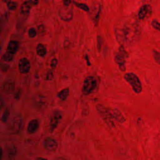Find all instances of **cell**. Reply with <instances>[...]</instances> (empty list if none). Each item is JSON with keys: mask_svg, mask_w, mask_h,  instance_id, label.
Segmentation results:
<instances>
[{"mask_svg": "<svg viewBox=\"0 0 160 160\" xmlns=\"http://www.w3.org/2000/svg\"><path fill=\"white\" fill-rule=\"evenodd\" d=\"M85 58H86V61H87V64H88V66H90V62H89V58H88V56L87 55V54H86V56H85Z\"/></svg>", "mask_w": 160, "mask_h": 160, "instance_id": "27", "label": "cell"}, {"mask_svg": "<svg viewBox=\"0 0 160 160\" xmlns=\"http://www.w3.org/2000/svg\"><path fill=\"white\" fill-rule=\"evenodd\" d=\"M2 149L0 147V160H2Z\"/></svg>", "mask_w": 160, "mask_h": 160, "instance_id": "28", "label": "cell"}, {"mask_svg": "<svg viewBox=\"0 0 160 160\" xmlns=\"http://www.w3.org/2000/svg\"><path fill=\"white\" fill-rule=\"evenodd\" d=\"M151 26L156 30L160 31V22L158 21L156 19H153L151 22Z\"/></svg>", "mask_w": 160, "mask_h": 160, "instance_id": "22", "label": "cell"}, {"mask_svg": "<svg viewBox=\"0 0 160 160\" xmlns=\"http://www.w3.org/2000/svg\"><path fill=\"white\" fill-rule=\"evenodd\" d=\"M58 64V60L56 58H53L50 62V66L52 68H54L56 67V65Z\"/></svg>", "mask_w": 160, "mask_h": 160, "instance_id": "25", "label": "cell"}, {"mask_svg": "<svg viewBox=\"0 0 160 160\" xmlns=\"http://www.w3.org/2000/svg\"><path fill=\"white\" fill-rule=\"evenodd\" d=\"M152 52L154 61L160 66V52L156 49H152Z\"/></svg>", "mask_w": 160, "mask_h": 160, "instance_id": "19", "label": "cell"}, {"mask_svg": "<svg viewBox=\"0 0 160 160\" xmlns=\"http://www.w3.org/2000/svg\"><path fill=\"white\" fill-rule=\"evenodd\" d=\"M73 3L77 6L79 8L84 10V11H89V8L88 7V6L86 4H84V3H81V2H75L74 1Z\"/></svg>", "mask_w": 160, "mask_h": 160, "instance_id": "20", "label": "cell"}, {"mask_svg": "<svg viewBox=\"0 0 160 160\" xmlns=\"http://www.w3.org/2000/svg\"><path fill=\"white\" fill-rule=\"evenodd\" d=\"M69 93V88H64L63 89H62L61 91H59L58 94L57 96L59 98V99H60L62 101H65Z\"/></svg>", "mask_w": 160, "mask_h": 160, "instance_id": "17", "label": "cell"}, {"mask_svg": "<svg viewBox=\"0 0 160 160\" xmlns=\"http://www.w3.org/2000/svg\"><path fill=\"white\" fill-rule=\"evenodd\" d=\"M19 48V42L15 40H11L9 41L7 46V52L14 54Z\"/></svg>", "mask_w": 160, "mask_h": 160, "instance_id": "13", "label": "cell"}, {"mask_svg": "<svg viewBox=\"0 0 160 160\" xmlns=\"http://www.w3.org/2000/svg\"><path fill=\"white\" fill-rule=\"evenodd\" d=\"M36 52L40 57H44L47 53V49L46 46L42 44L39 43L36 46Z\"/></svg>", "mask_w": 160, "mask_h": 160, "instance_id": "16", "label": "cell"}, {"mask_svg": "<svg viewBox=\"0 0 160 160\" xmlns=\"http://www.w3.org/2000/svg\"><path fill=\"white\" fill-rule=\"evenodd\" d=\"M1 44H0V52H1Z\"/></svg>", "mask_w": 160, "mask_h": 160, "instance_id": "31", "label": "cell"}, {"mask_svg": "<svg viewBox=\"0 0 160 160\" xmlns=\"http://www.w3.org/2000/svg\"><path fill=\"white\" fill-rule=\"evenodd\" d=\"M69 6H64L59 11V16L62 21H69L72 19L73 11Z\"/></svg>", "mask_w": 160, "mask_h": 160, "instance_id": "7", "label": "cell"}, {"mask_svg": "<svg viewBox=\"0 0 160 160\" xmlns=\"http://www.w3.org/2000/svg\"><path fill=\"white\" fill-rule=\"evenodd\" d=\"M128 54L125 50V48L122 44L119 48L118 52H117L114 56V61L118 64L119 69L121 71H124L126 69V58H128Z\"/></svg>", "mask_w": 160, "mask_h": 160, "instance_id": "4", "label": "cell"}, {"mask_svg": "<svg viewBox=\"0 0 160 160\" xmlns=\"http://www.w3.org/2000/svg\"><path fill=\"white\" fill-rule=\"evenodd\" d=\"M31 2L32 5H36L38 3V1H31Z\"/></svg>", "mask_w": 160, "mask_h": 160, "instance_id": "29", "label": "cell"}, {"mask_svg": "<svg viewBox=\"0 0 160 160\" xmlns=\"http://www.w3.org/2000/svg\"><path fill=\"white\" fill-rule=\"evenodd\" d=\"M9 112L8 109L5 110V111L3 112L2 116H1V121H2L3 122H6L8 119V117H9Z\"/></svg>", "mask_w": 160, "mask_h": 160, "instance_id": "23", "label": "cell"}, {"mask_svg": "<svg viewBox=\"0 0 160 160\" xmlns=\"http://www.w3.org/2000/svg\"><path fill=\"white\" fill-rule=\"evenodd\" d=\"M97 81L94 76H87L83 82L82 87V92L84 95L90 94L96 88Z\"/></svg>", "mask_w": 160, "mask_h": 160, "instance_id": "5", "label": "cell"}, {"mask_svg": "<svg viewBox=\"0 0 160 160\" xmlns=\"http://www.w3.org/2000/svg\"><path fill=\"white\" fill-rule=\"evenodd\" d=\"M52 77H53V74H52V73L51 72H49L47 74V79H51Z\"/></svg>", "mask_w": 160, "mask_h": 160, "instance_id": "26", "label": "cell"}, {"mask_svg": "<svg viewBox=\"0 0 160 160\" xmlns=\"http://www.w3.org/2000/svg\"><path fill=\"white\" fill-rule=\"evenodd\" d=\"M124 79L131 85L132 90L137 94L142 92V87L138 76L132 72H127L124 75Z\"/></svg>", "mask_w": 160, "mask_h": 160, "instance_id": "3", "label": "cell"}, {"mask_svg": "<svg viewBox=\"0 0 160 160\" xmlns=\"http://www.w3.org/2000/svg\"><path fill=\"white\" fill-rule=\"evenodd\" d=\"M39 127V122L38 119L31 120L27 126V131L29 134L35 133Z\"/></svg>", "mask_w": 160, "mask_h": 160, "instance_id": "12", "label": "cell"}, {"mask_svg": "<svg viewBox=\"0 0 160 160\" xmlns=\"http://www.w3.org/2000/svg\"><path fill=\"white\" fill-rule=\"evenodd\" d=\"M31 68V64L29 61L26 58H22L18 62V69L22 74H26L29 72Z\"/></svg>", "mask_w": 160, "mask_h": 160, "instance_id": "8", "label": "cell"}, {"mask_svg": "<svg viewBox=\"0 0 160 160\" xmlns=\"http://www.w3.org/2000/svg\"><path fill=\"white\" fill-rule=\"evenodd\" d=\"M62 117V113L59 110L54 111L51 116L49 120V128L51 132H52L58 126Z\"/></svg>", "mask_w": 160, "mask_h": 160, "instance_id": "6", "label": "cell"}, {"mask_svg": "<svg viewBox=\"0 0 160 160\" xmlns=\"http://www.w3.org/2000/svg\"><path fill=\"white\" fill-rule=\"evenodd\" d=\"M151 7L148 4H142L138 11V17L139 19H144L151 12Z\"/></svg>", "mask_w": 160, "mask_h": 160, "instance_id": "11", "label": "cell"}, {"mask_svg": "<svg viewBox=\"0 0 160 160\" xmlns=\"http://www.w3.org/2000/svg\"><path fill=\"white\" fill-rule=\"evenodd\" d=\"M2 59L5 62H11L14 59V54H12L6 51L2 56Z\"/></svg>", "mask_w": 160, "mask_h": 160, "instance_id": "18", "label": "cell"}, {"mask_svg": "<svg viewBox=\"0 0 160 160\" xmlns=\"http://www.w3.org/2000/svg\"><path fill=\"white\" fill-rule=\"evenodd\" d=\"M43 146L44 148L48 151L52 152L56 151L58 148V142L57 141L50 137H48L44 139L43 141Z\"/></svg>", "mask_w": 160, "mask_h": 160, "instance_id": "9", "label": "cell"}, {"mask_svg": "<svg viewBox=\"0 0 160 160\" xmlns=\"http://www.w3.org/2000/svg\"><path fill=\"white\" fill-rule=\"evenodd\" d=\"M96 109L101 118L109 125L114 126L116 122H122L125 120L122 114L118 110H113L101 104H97Z\"/></svg>", "mask_w": 160, "mask_h": 160, "instance_id": "1", "label": "cell"}, {"mask_svg": "<svg viewBox=\"0 0 160 160\" xmlns=\"http://www.w3.org/2000/svg\"><path fill=\"white\" fill-rule=\"evenodd\" d=\"M3 90L8 94L12 93L14 90V82L12 79H7L3 84Z\"/></svg>", "mask_w": 160, "mask_h": 160, "instance_id": "15", "label": "cell"}, {"mask_svg": "<svg viewBox=\"0 0 160 160\" xmlns=\"http://www.w3.org/2000/svg\"><path fill=\"white\" fill-rule=\"evenodd\" d=\"M36 160H47L45 158H41V157H38V158H36Z\"/></svg>", "mask_w": 160, "mask_h": 160, "instance_id": "30", "label": "cell"}, {"mask_svg": "<svg viewBox=\"0 0 160 160\" xmlns=\"http://www.w3.org/2000/svg\"><path fill=\"white\" fill-rule=\"evenodd\" d=\"M22 124H23V122H22V119L20 116H15L14 117L12 120H11V129L14 131V132H19L22 127Z\"/></svg>", "mask_w": 160, "mask_h": 160, "instance_id": "10", "label": "cell"}, {"mask_svg": "<svg viewBox=\"0 0 160 160\" xmlns=\"http://www.w3.org/2000/svg\"><path fill=\"white\" fill-rule=\"evenodd\" d=\"M138 29L131 28L128 26H124L122 28H118L115 29V36L117 41L120 43L132 41L138 34Z\"/></svg>", "mask_w": 160, "mask_h": 160, "instance_id": "2", "label": "cell"}, {"mask_svg": "<svg viewBox=\"0 0 160 160\" xmlns=\"http://www.w3.org/2000/svg\"><path fill=\"white\" fill-rule=\"evenodd\" d=\"M7 7H8V8L9 10H10V11H14V10H15V9L17 8V7H18V4H17L16 2L10 1L8 2V3H7Z\"/></svg>", "mask_w": 160, "mask_h": 160, "instance_id": "21", "label": "cell"}, {"mask_svg": "<svg viewBox=\"0 0 160 160\" xmlns=\"http://www.w3.org/2000/svg\"><path fill=\"white\" fill-rule=\"evenodd\" d=\"M31 1L23 2L20 7V13L24 16H28L30 12V10L32 6Z\"/></svg>", "mask_w": 160, "mask_h": 160, "instance_id": "14", "label": "cell"}, {"mask_svg": "<svg viewBox=\"0 0 160 160\" xmlns=\"http://www.w3.org/2000/svg\"><path fill=\"white\" fill-rule=\"evenodd\" d=\"M36 34H37V31L34 28H31L28 30V35L31 38H34L36 36Z\"/></svg>", "mask_w": 160, "mask_h": 160, "instance_id": "24", "label": "cell"}]
</instances>
